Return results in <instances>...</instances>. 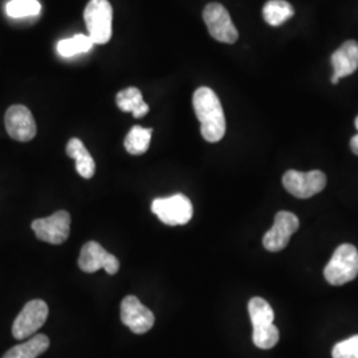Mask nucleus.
Wrapping results in <instances>:
<instances>
[{"instance_id":"f257e3e1","label":"nucleus","mask_w":358,"mask_h":358,"mask_svg":"<svg viewBox=\"0 0 358 358\" xmlns=\"http://www.w3.org/2000/svg\"><path fill=\"white\" fill-rule=\"evenodd\" d=\"M192 106L206 141H220L226 134V117L217 93L207 87L198 88L192 96Z\"/></svg>"},{"instance_id":"f03ea898","label":"nucleus","mask_w":358,"mask_h":358,"mask_svg":"<svg viewBox=\"0 0 358 358\" xmlns=\"http://www.w3.org/2000/svg\"><path fill=\"white\" fill-rule=\"evenodd\" d=\"M358 275V251L353 244H341L333 252L332 259L324 269L327 282L332 285H344Z\"/></svg>"},{"instance_id":"7ed1b4c3","label":"nucleus","mask_w":358,"mask_h":358,"mask_svg":"<svg viewBox=\"0 0 358 358\" xmlns=\"http://www.w3.org/2000/svg\"><path fill=\"white\" fill-rule=\"evenodd\" d=\"M88 36L94 44H106L112 38L113 8L108 0H90L84 11Z\"/></svg>"},{"instance_id":"20e7f679","label":"nucleus","mask_w":358,"mask_h":358,"mask_svg":"<svg viewBox=\"0 0 358 358\" xmlns=\"http://www.w3.org/2000/svg\"><path fill=\"white\" fill-rule=\"evenodd\" d=\"M152 211L167 226L186 224L192 220L194 213L192 201L183 194L154 199Z\"/></svg>"},{"instance_id":"39448f33","label":"nucleus","mask_w":358,"mask_h":358,"mask_svg":"<svg viewBox=\"0 0 358 358\" xmlns=\"http://www.w3.org/2000/svg\"><path fill=\"white\" fill-rule=\"evenodd\" d=\"M282 186L296 198L308 199L325 189L327 176L320 170H312L308 173L288 170L282 176Z\"/></svg>"},{"instance_id":"423d86ee","label":"nucleus","mask_w":358,"mask_h":358,"mask_svg":"<svg viewBox=\"0 0 358 358\" xmlns=\"http://www.w3.org/2000/svg\"><path fill=\"white\" fill-rule=\"evenodd\" d=\"M50 309L43 300L28 301L17 317L13 321V336L16 340H26L45 324L48 319Z\"/></svg>"},{"instance_id":"0eeeda50","label":"nucleus","mask_w":358,"mask_h":358,"mask_svg":"<svg viewBox=\"0 0 358 358\" xmlns=\"http://www.w3.org/2000/svg\"><path fill=\"white\" fill-rule=\"evenodd\" d=\"M203 20L213 38L226 44H234L239 32L231 20L230 13L220 3H210L203 10Z\"/></svg>"},{"instance_id":"6e6552de","label":"nucleus","mask_w":358,"mask_h":358,"mask_svg":"<svg viewBox=\"0 0 358 358\" xmlns=\"http://www.w3.org/2000/svg\"><path fill=\"white\" fill-rule=\"evenodd\" d=\"M36 238L50 244H63L71 234V215L66 211H57L48 217L32 222Z\"/></svg>"},{"instance_id":"1a4fd4ad","label":"nucleus","mask_w":358,"mask_h":358,"mask_svg":"<svg viewBox=\"0 0 358 358\" xmlns=\"http://www.w3.org/2000/svg\"><path fill=\"white\" fill-rule=\"evenodd\" d=\"M299 217L289 211H279L275 217L272 229L267 231L263 238L264 248L271 252L282 251L289 243L291 236L299 230Z\"/></svg>"},{"instance_id":"9d476101","label":"nucleus","mask_w":358,"mask_h":358,"mask_svg":"<svg viewBox=\"0 0 358 358\" xmlns=\"http://www.w3.org/2000/svg\"><path fill=\"white\" fill-rule=\"evenodd\" d=\"M78 267L87 273H93L103 268L106 273L115 275L120 269V262L115 255L109 254L101 244L88 242L81 248L78 257Z\"/></svg>"},{"instance_id":"9b49d317","label":"nucleus","mask_w":358,"mask_h":358,"mask_svg":"<svg viewBox=\"0 0 358 358\" xmlns=\"http://www.w3.org/2000/svg\"><path fill=\"white\" fill-rule=\"evenodd\" d=\"M121 321L136 334L148 333L154 327L155 317L136 296H127L121 303Z\"/></svg>"},{"instance_id":"f8f14e48","label":"nucleus","mask_w":358,"mask_h":358,"mask_svg":"<svg viewBox=\"0 0 358 358\" xmlns=\"http://www.w3.org/2000/svg\"><path fill=\"white\" fill-rule=\"evenodd\" d=\"M4 124L7 133L15 141H31L38 131L35 118L24 105H13L11 108H8Z\"/></svg>"},{"instance_id":"ddd939ff","label":"nucleus","mask_w":358,"mask_h":358,"mask_svg":"<svg viewBox=\"0 0 358 358\" xmlns=\"http://www.w3.org/2000/svg\"><path fill=\"white\" fill-rule=\"evenodd\" d=\"M334 73L331 83L338 84L343 77L353 75L358 69V43L355 40H348L331 57Z\"/></svg>"},{"instance_id":"4468645a","label":"nucleus","mask_w":358,"mask_h":358,"mask_svg":"<svg viewBox=\"0 0 358 358\" xmlns=\"http://www.w3.org/2000/svg\"><path fill=\"white\" fill-rule=\"evenodd\" d=\"M66 154H68V157H71L76 161L77 173L83 178L90 179L94 176L96 164L81 140H78V138L69 140L66 145Z\"/></svg>"},{"instance_id":"2eb2a0df","label":"nucleus","mask_w":358,"mask_h":358,"mask_svg":"<svg viewBox=\"0 0 358 358\" xmlns=\"http://www.w3.org/2000/svg\"><path fill=\"white\" fill-rule=\"evenodd\" d=\"M117 106L125 113H133L136 118H141L149 113V105L143 101L141 90L134 87L118 92L115 97Z\"/></svg>"},{"instance_id":"dca6fc26","label":"nucleus","mask_w":358,"mask_h":358,"mask_svg":"<svg viewBox=\"0 0 358 358\" xmlns=\"http://www.w3.org/2000/svg\"><path fill=\"white\" fill-rule=\"evenodd\" d=\"M50 348V338L45 334H36L26 343L13 346L1 358H38Z\"/></svg>"},{"instance_id":"f3484780","label":"nucleus","mask_w":358,"mask_h":358,"mask_svg":"<svg viewBox=\"0 0 358 358\" xmlns=\"http://www.w3.org/2000/svg\"><path fill=\"white\" fill-rule=\"evenodd\" d=\"M294 15L292 4L285 0H269L263 7V17L269 26H282Z\"/></svg>"},{"instance_id":"a211bd4d","label":"nucleus","mask_w":358,"mask_h":358,"mask_svg":"<svg viewBox=\"0 0 358 358\" xmlns=\"http://www.w3.org/2000/svg\"><path fill=\"white\" fill-rule=\"evenodd\" d=\"M153 129L142 128V127H133L125 138V149L129 154L133 155H141L148 152L150 141H152Z\"/></svg>"},{"instance_id":"6ab92c4d","label":"nucleus","mask_w":358,"mask_h":358,"mask_svg":"<svg viewBox=\"0 0 358 358\" xmlns=\"http://www.w3.org/2000/svg\"><path fill=\"white\" fill-rule=\"evenodd\" d=\"M248 313H250V317H251V322H252L254 328L273 324V320H275L273 309L269 306L268 301H266L262 297H252L250 300Z\"/></svg>"},{"instance_id":"aec40b11","label":"nucleus","mask_w":358,"mask_h":358,"mask_svg":"<svg viewBox=\"0 0 358 358\" xmlns=\"http://www.w3.org/2000/svg\"><path fill=\"white\" fill-rule=\"evenodd\" d=\"M93 41L87 35H75L73 38H64L59 41L57 44V52L63 57H72L78 53L90 52L93 48Z\"/></svg>"},{"instance_id":"412c9836","label":"nucleus","mask_w":358,"mask_h":358,"mask_svg":"<svg viewBox=\"0 0 358 358\" xmlns=\"http://www.w3.org/2000/svg\"><path fill=\"white\" fill-rule=\"evenodd\" d=\"M41 4L38 0H10L6 6V13L13 19H23L38 16Z\"/></svg>"},{"instance_id":"4be33fe9","label":"nucleus","mask_w":358,"mask_h":358,"mask_svg":"<svg viewBox=\"0 0 358 358\" xmlns=\"http://www.w3.org/2000/svg\"><path fill=\"white\" fill-rule=\"evenodd\" d=\"M279 338H280V333L275 327V324L254 328V332H252V341L260 349L273 348L279 343Z\"/></svg>"},{"instance_id":"5701e85b","label":"nucleus","mask_w":358,"mask_h":358,"mask_svg":"<svg viewBox=\"0 0 358 358\" xmlns=\"http://www.w3.org/2000/svg\"><path fill=\"white\" fill-rule=\"evenodd\" d=\"M333 358H358V334L336 344L332 350Z\"/></svg>"},{"instance_id":"b1692460","label":"nucleus","mask_w":358,"mask_h":358,"mask_svg":"<svg viewBox=\"0 0 358 358\" xmlns=\"http://www.w3.org/2000/svg\"><path fill=\"white\" fill-rule=\"evenodd\" d=\"M350 149H352V152L358 155V134L357 136H355L352 140H350Z\"/></svg>"},{"instance_id":"393cba45","label":"nucleus","mask_w":358,"mask_h":358,"mask_svg":"<svg viewBox=\"0 0 358 358\" xmlns=\"http://www.w3.org/2000/svg\"><path fill=\"white\" fill-rule=\"evenodd\" d=\"M356 128H357V130H358V115H357V118H356Z\"/></svg>"}]
</instances>
